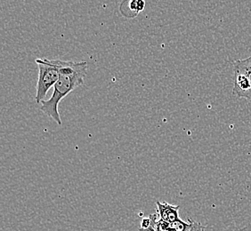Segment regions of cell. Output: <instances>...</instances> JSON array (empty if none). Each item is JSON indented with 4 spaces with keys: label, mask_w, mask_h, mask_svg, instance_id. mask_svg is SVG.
<instances>
[{
    "label": "cell",
    "mask_w": 251,
    "mask_h": 231,
    "mask_svg": "<svg viewBox=\"0 0 251 231\" xmlns=\"http://www.w3.org/2000/svg\"><path fill=\"white\" fill-rule=\"evenodd\" d=\"M157 214L159 220L168 223H174L180 220L179 206H172L167 202H156Z\"/></svg>",
    "instance_id": "cell-3"
},
{
    "label": "cell",
    "mask_w": 251,
    "mask_h": 231,
    "mask_svg": "<svg viewBox=\"0 0 251 231\" xmlns=\"http://www.w3.org/2000/svg\"><path fill=\"white\" fill-rule=\"evenodd\" d=\"M36 63L39 67V79L36 87V101L41 103L51 87L58 81L62 61L37 59Z\"/></svg>",
    "instance_id": "cell-2"
},
{
    "label": "cell",
    "mask_w": 251,
    "mask_h": 231,
    "mask_svg": "<svg viewBox=\"0 0 251 231\" xmlns=\"http://www.w3.org/2000/svg\"><path fill=\"white\" fill-rule=\"evenodd\" d=\"M150 216L151 217V220H152L151 226L149 229H147V230H142V229H139V231H156L155 225H156V222H157V221L159 220V216H158V214H157V213L151 214Z\"/></svg>",
    "instance_id": "cell-8"
},
{
    "label": "cell",
    "mask_w": 251,
    "mask_h": 231,
    "mask_svg": "<svg viewBox=\"0 0 251 231\" xmlns=\"http://www.w3.org/2000/svg\"><path fill=\"white\" fill-rule=\"evenodd\" d=\"M87 70V63L86 62L74 63L62 61L60 77L58 81L53 86L52 96L40 103V110L49 117L53 118L59 125L63 124L59 114V103L70 92L84 84Z\"/></svg>",
    "instance_id": "cell-1"
},
{
    "label": "cell",
    "mask_w": 251,
    "mask_h": 231,
    "mask_svg": "<svg viewBox=\"0 0 251 231\" xmlns=\"http://www.w3.org/2000/svg\"><path fill=\"white\" fill-rule=\"evenodd\" d=\"M233 70L242 73L246 77L250 87V92L247 100L251 101V56L243 60L235 61L233 63Z\"/></svg>",
    "instance_id": "cell-4"
},
{
    "label": "cell",
    "mask_w": 251,
    "mask_h": 231,
    "mask_svg": "<svg viewBox=\"0 0 251 231\" xmlns=\"http://www.w3.org/2000/svg\"><path fill=\"white\" fill-rule=\"evenodd\" d=\"M145 7V2L143 0H134L129 2V9L135 13V15L144 11Z\"/></svg>",
    "instance_id": "cell-5"
},
{
    "label": "cell",
    "mask_w": 251,
    "mask_h": 231,
    "mask_svg": "<svg viewBox=\"0 0 251 231\" xmlns=\"http://www.w3.org/2000/svg\"><path fill=\"white\" fill-rule=\"evenodd\" d=\"M189 222L191 223V229L190 231H205L206 227L201 225V223L189 220Z\"/></svg>",
    "instance_id": "cell-6"
},
{
    "label": "cell",
    "mask_w": 251,
    "mask_h": 231,
    "mask_svg": "<svg viewBox=\"0 0 251 231\" xmlns=\"http://www.w3.org/2000/svg\"><path fill=\"white\" fill-rule=\"evenodd\" d=\"M151 223H152V220H151V217L149 216L147 218H144L142 219L140 222V229L142 230H147L151 226Z\"/></svg>",
    "instance_id": "cell-7"
}]
</instances>
